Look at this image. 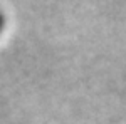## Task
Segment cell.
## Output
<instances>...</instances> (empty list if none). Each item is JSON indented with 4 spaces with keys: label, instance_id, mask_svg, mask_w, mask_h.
I'll return each instance as SVG.
<instances>
[{
    "label": "cell",
    "instance_id": "1",
    "mask_svg": "<svg viewBox=\"0 0 126 124\" xmlns=\"http://www.w3.org/2000/svg\"><path fill=\"white\" fill-rule=\"evenodd\" d=\"M3 24H5V19H3V15H2V12H0V34H2V30H3Z\"/></svg>",
    "mask_w": 126,
    "mask_h": 124
}]
</instances>
